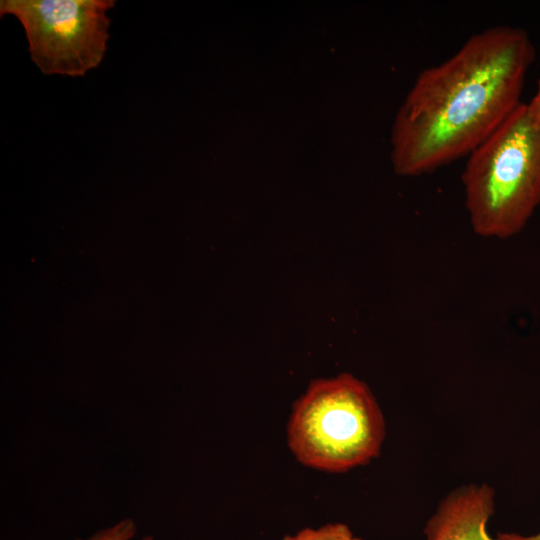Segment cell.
Returning a JSON list of instances; mask_svg holds the SVG:
<instances>
[{
	"label": "cell",
	"instance_id": "7",
	"mask_svg": "<svg viewBox=\"0 0 540 540\" xmlns=\"http://www.w3.org/2000/svg\"><path fill=\"white\" fill-rule=\"evenodd\" d=\"M136 533V525L132 519H122L111 527L98 531L87 539L77 540H132ZM138 540H154L152 536H144Z\"/></svg>",
	"mask_w": 540,
	"mask_h": 540
},
{
	"label": "cell",
	"instance_id": "1",
	"mask_svg": "<svg viewBox=\"0 0 540 540\" xmlns=\"http://www.w3.org/2000/svg\"><path fill=\"white\" fill-rule=\"evenodd\" d=\"M534 57L524 30L497 26L472 35L447 60L424 69L394 121L396 173L420 176L468 156L522 102Z\"/></svg>",
	"mask_w": 540,
	"mask_h": 540
},
{
	"label": "cell",
	"instance_id": "8",
	"mask_svg": "<svg viewBox=\"0 0 540 540\" xmlns=\"http://www.w3.org/2000/svg\"><path fill=\"white\" fill-rule=\"evenodd\" d=\"M498 540H540V532L535 535H521L517 533H500Z\"/></svg>",
	"mask_w": 540,
	"mask_h": 540
},
{
	"label": "cell",
	"instance_id": "5",
	"mask_svg": "<svg viewBox=\"0 0 540 540\" xmlns=\"http://www.w3.org/2000/svg\"><path fill=\"white\" fill-rule=\"evenodd\" d=\"M494 498V490L487 484L452 491L428 520L424 529L427 540H495L486 529L494 512Z\"/></svg>",
	"mask_w": 540,
	"mask_h": 540
},
{
	"label": "cell",
	"instance_id": "2",
	"mask_svg": "<svg viewBox=\"0 0 540 540\" xmlns=\"http://www.w3.org/2000/svg\"><path fill=\"white\" fill-rule=\"evenodd\" d=\"M461 182L477 235L506 239L525 227L540 206V114L530 102L467 156Z\"/></svg>",
	"mask_w": 540,
	"mask_h": 540
},
{
	"label": "cell",
	"instance_id": "3",
	"mask_svg": "<svg viewBox=\"0 0 540 540\" xmlns=\"http://www.w3.org/2000/svg\"><path fill=\"white\" fill-rule=\"evenodd\" d=\"M385 421L369 387L351 374L312 381L294 403L287 441L296 459L326 472H344L375 458Z\"/></svg>",
	"mask_w": 540,
	"mask_h": 540
},
{
	"label": "cell",
	"instance_id": "6",
	"mask_svg": "<svg viewBox=\"0 0 540 540\" xmlns=\"http://www.w3.org/2000/svg\"><path fill=\"white\" fill-rule=\"evenodd\" d=\"M282 540H363L355 536L343 523H329L318 528H304Z\"/></svg>",
	"mask_w": 540,
	"mask_h": 540
},
{
	"label": "cell",
	"instance_id": "9",
	"mask_svg": "<svg viewBox=\"0 0 540 540\" xmlns=\"http://www.w3.org/2000/svg\"><path fill=\"white\" fill-rule=\"evenodd\" d=\"M530 103L534 106V108L540 114V82H539L537 93L534 96V98L530 101Z\"/></svg>",
	"mask_w": 540,
	"mask_h": 540
},
{
	"label": "cell",
	"instance_id": "4",
	"mask_svg": "<svg viewBox=\"0 0 540 540\" xmlns=\"http://www.w3.org/2000/svg\"><path fill=\"white\" fill-rule=\"evenodd\" d=\"M114 0H1L23 25L32 61L46 75L84 76L102 62Z\"/></svg>",
	"mask_w": 540,
	"mask_h": 540
}]
</instances>
